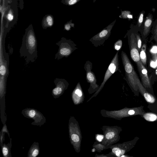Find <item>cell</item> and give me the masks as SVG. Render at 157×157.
<instances>
[{
    "label": "cell",
    "mask_w": 157,
    "mask_h": 157,
    "mask_svg": "<svg viewBox=\"0 0 157 157\" xmlns=\"http://www.w3.org/2000/svg\"><path fill=\"white\" fill-rule=\"evenodd\" d=\"M81 1V0H64L65 4L68 6H73Z\"/></svg>",
    "instance_id": "obj_16"
},
{
    "label": "cell",
    "mask_w": 157,
    "mask_h": 157,
    "mask_svg": "<svg viewBox=\"0 0 157 157\" xmlns=\"http://www.w3.org/2000/svg\"><path fill=\"white\" fill-rule=\"evenodd\" d=\"M152 16L149 14L145 19L144 23L143 33L145 36L148 35L152 26Z\"/></svg>",
    "instance_id": "obj_10"
},
{
    "label": "cell",
    "mask_w": 157,
    "mask_h": 157,
    "mask_svg": "<svg viewBox=\"0 0 157 157\" xmlns=\"http://www.w3.org/2000/svg\"><path fill=\"white\" fill-rule=\"evenodd\" d=\"M136 63L141 78L142 85L148 92L154 95L151 87V82L148 75L147 70L141 60Z\"/></svg>",
    "instance_id": "obj_5"
},
{
    "label": "cell",
    "mask_w": 157,
    "mask_h": 157,
    "mask_svg": "<svg viewBox=\"0 0 157 157\" xmlns=\"http://www.w3.org/2000/svg\"><path fill=\"white\" fill-rule=\"evenodd\" d=\"M137 39L138 47L139 52L140 51L141 47V41L140 36L137 34H135Z\"/></svg>",
    "instance_id": "obj_18"
},
{
    "label": "cell",
    "mask_w": 157,
    "mask_h": 157,
    "mask_svg": "<svg viewBox=\"0 0 157 157\" xmlns=\"http://www.w3.org/2000/svg\"><path fill=\"white\" fill-rule=\"evenodd\" d=\"M137 83L139 92L148 104H153L157 101V99L155 96L147 91L142 84L139 78L137 81Z\"/></svg>",
    "instance_id": "obj_8"
},
{
    "label": "cell",
    "mask_w": 157,
    "mask_h": 157,
    "mask_svg": "<svg viewBox=\"0 0 157 157\" xmlns=\"http://www.w3.org/2000/svg\"><path fill=\"white\" fill-rule=\"evenodd\" d=\"M3 154L5 156H6L9 154V151L8 148L5 146L3 147L2 149Z\"/></svg>",
    "instance_id": "obj_25"
},
{
    "label": "cell",
    "mask_w": 157,
    "mask_h": 157,
    "mask_svg": "<svg viewBox=\"0 0 157 157\" xmlns=\"http://www.w3.org/2000/svg\"><path fill=\"white\" fill-rule=\"evenodd\" d=\"M27 113V116L30 118H33L35 116L36 113V111L33 109L28 110Z\"/></svg>",
    "instance_id": "obj_20"
},
{
    "label": "cell",
    "mask_w": 157,
    "mask_h": 157,
    "mask_svg": "<svg viewBox=\"0 0 157 157\" xmlns=\"http://www.w3.org/2000/svg\"><path fill=\"white\" fill-rule=\"evenodd\" d=\"M150 52L152 54H157V47L154 46L152 47L150 50Z\"/></svg>",
    "instance_id": "obj_27"
},
{
    "label": "cell",
    "mask_w": 157,
    "mask_h": 157,
    "mask_svg": "<svg viewBox=\"0 0 157 157\" xmlns=\"http://www.w3.org/2000/svg\"><path fill=\"white\" fill-rule=\"evenodd\" d=\"M20 56L25 58L27 64L34 62L37 58V41L32 29L26 31L20 49Z\"/></svg>",
    "instance_id": "obj_1"
},
{
    "label": "cell",
    "mask_w": 157,
    "mask_h": 157,
    "mask_svg": "<svg viewBox=\"0 0 157 157\" xmlns=\"http://www.w3.org/2000/svg\"><path fill=\"white\" fill-rule=\"evenodd\" d=\"M103 138V136L102 135H99L97 137V140L99 141H101Z\"/></svg>",
    "instance_id": "obj_30"
},
{
    "label": "cell",
    "mask_w": 157,
    "mask_h": 157,
    "mask_svg": "<svg viewBox=\"0 0 157 157\" xmlns=\"http://www.w3.org/2000/svg\"><path fill=\"white\" fill-rule=\"evenodd\" d=\"M113 152L117 156L121 154V150L119 148H114L112 150Z\"/></svg>",
    "instance_id": "obj_21"
},
{
    "label": "cell",
    "mask_w": 157,
    "mask_h": 157,
    "mask_svg": "<svg viewBox=\"0 0 157 157\" xmlns=\"http://www.w3.org/2000/svg\"><path fill=\"white\" fill-rule=\"evenodd\" d=\"M93 64L89 61H86L84 68L86 72V79L88 83L90 84V89H96L99 86L97 85V80L95 75L92 71Z\"/></svg>",
    "instance_id": "obj_6"
},
{
    "label": "cell",
    "mask_w": 157,
    "mask_h": 157,
    "mask_svg": "<svg viewBox=\"0 0 157 157\" xmlns=\"http://www.w3.org/2000/svg\"><path fill=\"white\" fill-rule=\"evenodd\" d=\"M72 20L67 23L65 26V29L67 31H69L71 30V27L74 28L75 24L72 23Z\"/></svg>",
    "instance_id": "obj_19"
},
{
    "label": "cell",
    "mask_w": 157,
    "mask_h": 157,
    "mask_svg": "<svg viewBox=\"0 0 157 157\" xmlns=\"http://www.w3.org/2000/svg\"><path fill=\"white\" fill-rule=\"evenodd\" d=\"M121 58L125 72L126 81L132 89L135 96H138L140 92L137 83L138 77L127 55L124 51L122 52Z\"/></svg>",
    "instance_id": "obj_2"
},
{
    "label": "cell",
    "mask_w": 157,
    "mask_h": 157,
    "mask_svg": "<svg viewBox=\"0 0 157 157\" xmlns=\"http://www.w3.org/2000/svg\"><path fill=\"white\" fill-rule=\"evenodd\" d=\"M145 12L143 11L140 14L138 20V25L140 27L141 26L143 21V18Z\"/></svg>",
    "instance_id": "obj_17"
},
{
    "label": "cell",
    "mask_w": 157,
    "mask_h": 157,
    "mask_svg": "<svg viewBox=\"0 0 157 157\" xmlns=\"http://www.w3.org/2000/svg\"><path fill=\"white\" fill-rule=\"evenodd\" d=\"M146 46L144 44L140 51V57L141 61L144 65H145L147 62V57L146 54Z\"/></svg>",
    "instance_id": "obj_12"
},
{
    "label": "cell",
    "mask_w": 157,
    "mask_h": 157,
    "mask_svg": "<svg viewBox=\"0 0 157 157\" xmlns=\"http://www.w3.org/2000/svg\"><path fill=\"white\" fill-rule=\"evenodd\" d=\"M56 45L59 46V48L55 59L58 60L68 57L78 48L73 41L64 37H62Z\"/></svg>",
    "instance_id": "obj_3"
},
{
    "label": "cell",
    "mask_w": 157,
    "mask_h": 157,
    "mask_svg": "<svg viewBox=\"0 0 157 157\" xmlns=\"http://www.w3.org/2000/svg\"><path fill=\"white\" fill-rule=\"evenodd\" d=\"M115 135V134L113 132H110L107 133L106 135V137L107 139H110L113 138Z\"/></svg>",
    "instance_id": "obj_24"
},
{
    "label": "cell",
    "mask_w": 157,
    "mask_h": 157,
    "mask_svg": "<svg viewBox=\"0 0 157 157\" xmlns=\"http://www.w3.org/2000/svg\"><path fill=\"white\" fill-rule=\"evenodd\" d=\"M54 82L56 86L52 91V94L54 96H58L61 95L69 85L67 81L63 78H56Z\"/></svg>",
    "instance_id": "obj_9"
},
{
    "label": "cell",
    "mask_w": 157,
    "mask_h": 157,
    "mask_svg": "<svg viewBox=\"0 0 157 157\" xmlns=\"http://www.w3.org/2000/svg\"><path fill=\"white\" fill-rule=\"evenodd\" d=\"M129 43L131 57L136 63L140 60L137 40L135 34L132 33L129 37Z\"/></svg>",
    "instance_id": "obj_7"
},
{
    "label": "cell",
    "mask_w": 157,
    "mask_h": 157,
    "mask_svg": "<svg viewBox=\"0 0 157 157\" xmlns=\"http://www.w3.org/2000/svg\"><path fill=\"white\" fill-rule=\"evenodd\" d=\"M32 152H31V156L35 157L37 156L39 153V150L37 148H33Z\"/></svg>",
    "instance_id": "obj_22"
},
{
    "label": "cell",
    "mask_w": 157,
    "mask_h": 157,
    "mask_svg": "<svg viewBox=\"0 0 157 157\" xmlns=\"http://www.w3.org/2000/svg\"><path fill=\"white\" fill-rule=\"evenodd\" d=\"M116 22V20L90 39V42L93 45L94 47H97L104 44L105 41L110 37L112 30Z\"/></svg>",
    "instance_id": "obj_4"
},
{
    "label": "cell",
    "mask_w": 157,
    "mask_h": 157,
    "mask_svg": "<svg viewBox=\"0 0 157 157\" xmlns=\"http://www.w3.org/2000/svg\"><path fill=\"white\" fill-rule=\"evenodd\" d=\"M141 117L145 120L149 122L157 121V114L153 112H145Z\"/></svg>",
    "instance_id": "obj_11"
},
{
    "label": "cell",
    "mask_w": 157,
    "mask_h": 157,
    "mask_svg": "<svg viewBox=\"0 0 157 157\" xmlns=\"http://www.w3.org/2000/svg\"><path fill=\"white\" fill-rule=\"evenodd\" d=\"M152 56L153 61L156 64V68H157V54H152Z\"/></svg>",
    "instance_id": "obj_26"
},
{
    "label": "cell",
    "mask_w": 157,
    "mask_h": 157,
    "mask_svg": "<svg viewBox=\"0 0 157 157\" xmlns=\"http://www.w3.org/2000/svg\"><path fill=\"white\" fill-rule=\"evenodd\" d=\"M150 65L153 68H156V64L154 61H152L150 62Z\"/></svg>",
    "instance_id": "obj_29"
},
{
    "label": "cell",
    "mask_w": 157,
    "mask_h": 157,
    "mask_svg": "<svg viewBox=\"0 0 157 157\" xmlns=\"http://www.w3.org/2000/svg\"><path fill=\"white\" fill-rule=\"evenodd\" d=\"M123 45L122 41L119 39L114 44L113 48L115 50L119 51L122 48Z\"/></svg>",
    "instance_id": "obj_15"
},
{
    "label": "cell",
    "mask_w": 157,
    "mask_h": 157,
    "mask_svg": "<svg viewBox=\"0 0 157 157\" xmlns=\"http://www.w3.org/2000/svg\"><path fill=\"white\" fill-rule=\"evenodd\" d=\"M120 17L123 19H127L130 20L133 19V16L130 11H122Z\"/></svg>",
    "instance_id": "obj_13"
},
{
    "label": "cell",
    "mask_w": 157,
    "mask_h": 157,
    "mask_svg": "<svg viewBox=\"0 0 157 157\" xmlns=\"http://www.w3.org/2000/svg\"><path fill=\"white\" fill-rule=\"evenodd\" d=\"M7 18L9 20L11 21L13 19V16L12 14L9 13L7 16Z\"/></svg>",
    "instance_id": "obj_28"
},
{
    "label": "cell",
    "mask_w": 157,
    "mask_h": 157,
    "mask_svg": "<svg viewBox=\"0 0 157 157\" xmlns=\"http://www.w3.org/2000/svg\"><path fill=\"white\" fill-rule=\"evenodd\" d=\"M44 22V26L46 27L52 26L53 24V20L50 16H48Z\"/></svg>",
    "instance_id": "obj_14"
},
{
    "label": "cell",
    "mask_w": 157,
    "mask_h": 157,
    "mask_svg": "<svg viewBox=\"0 0 157 157\" xmlns=\"http://www.w3.org/2000/svg\"><path fill=\"white\" fill-rule=\"evenodd\" d=\"M155 34V38L157 40V25L156 26L155 29L154 30Z\"/></svg>",
    "instance_id": "obj_31"
},
{
    "label": "cell",
    "mask_w": 157,
    "mask_h": 157,
    "mask_svg": "<svg viewBox=\"0 0 157 157\" xmlns=\"http://www.w3.org/2000/svg\"><path fill=\"white\" fill-rule=\"evenodd\" d=\"M96 1V0H93V3H95V2Z\"/></svg>",
    "instance_id": "obj_32"
},
{
    "label": "cell",
    "mask_w": 157,
    "mask_h": 157,
    "mask_svg": "<svg viewBox=\"0 0 157 157\" xmlns=\"http://www.w3.org/2000/svg\"><path fill=\"white\" fill-rule=\"evenodd\" d=\"M72 140L75 142H77L79 141L80 138L78 136L75 134H73L71 136Z\"/></svg>",
    "instance_id": "obj_23"
}]
</instances>
